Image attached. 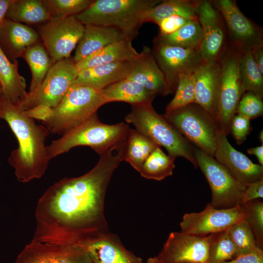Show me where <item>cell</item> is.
Here are the masks:
<instances>
[{
	"mask_svg": "<svg viewBox=\"0 0 263 263\" xmlns=\"http://www.w3.org/2000/svg\"><path fill=\"white\" fill-rule=\"evenodd\" d=\"M160 0H96L82 12L75 15L84 25L115 28L127 40L132 41L144 23V14Z\"/></svg>",
	"mask_w": 263,
	"mask_h": 263,
	"instance_id": "obj_3",
	"label": "cell"
},
{
	"mask_svg": "<svg viewBox=\"0 0 263 263\" xmlns=\"http://www.w3.org/2000/svg\"><path fill=\"white\" fill-rule=\"evenodd\" d=\"M244 220L254 235L257 245L263 248V202L260 199L248 202L242 205Z\"/></svg>",
	"mask_w": 263,
	"mask_h": 263,
	"instance_id": "obj_39",
	"label": "cell"
},
{
	"mask_svg": "<svg viewBox=\"0 0 263 263\" xmlns=\"http://www.w3.org/2000/svg\"><path fill=\"white\" fill-rule=\"evenodd\" d=\"M78 74L71 57L54 63L40 86L32 93L28 92L19 107L24 111L38 105L54 108L75 83Z\"/></svg>",
	"mask_w": 263,
	"mask_h": 263,
	"instance_id": "obj_10",
	"label": "cell"
},
{
	"mask_svg": "<svg viewBox=\"0 0 263 263\" xmlns=\"http://www.w3.org/2000/svg\"><path fill=\"white\" fill-rule=\"evenodd\" d=\"M207 236V263H221L236 257L235 247L226 230Z\"/></svg>",
	"mask_w": 263,
	"mask_h": 263,
	"instance_id": "obj_35",
	"label": "cell"
},
{
	"mask_svg": "<svg viewBox=\"0 0 263 263\" xmlns=\"http://www.w3.org/2000/svg\"><path fill=\"white\" fill-rule=\"evenodd\" d=\"M14 0H0V28L2 26L7 12Z\"/></svg>",
	"mask_w": 263,
	"mask_h": 263,
	"instance_id": "obj_47",
	"label": "cell"
},
{
	"mask_svg": "<svg viewBox=\"0 0 263 263\" xmlns=\"http://www.w3.org/2000/svg\"></svg>",
	"mask_w": 263,
	"mask_h": 263,
	"instance_id": "obj_53",
	"label": "cell"
},
{
	"mask_svg": "<svg viewBox=\"0 0 263 263\" xmlns=\"http://www.w3.org/2000/svg\"><path fill=\"white\" fill-rule=\"evenodd\" d=\"M242 205L229 208H217L207 204L201 211L185 213L180 222L181 232L206 236L225 231L233 224L244 220Z\"/></svg>",
	"mask_w": 263,
	"mask_h": 263,
	"instance_id": "obj_12",
	"label": "cell"
},
{
	"mask_svg": "<svg viewBox=\"0 0 263 263\" xmlns=\"http://www.w3.org/2000/svg\"><path fill=\"white\" fill-rule=\"evenodd\" d=\"M158 146L136 129H130L124 161L139 172L147 158Z\"/></svg>",
	"mask_w": 263,
	"mask_h": 263,
	"instance_id": "obj_31",
	"label": "cell"
},
{
	"mask_svg": "<svg viewBox=\"0 0 263 263\" xmlns=\"http://www.w3.org/2000/svg\"><path fill=\"white\" fill-rule=\"evenodd\" d=\"M14 263H93L85 249L79 245L31 241Z\"/></svg>",
	"mask_w": 263,
	"mask_h": 263,
	"instance_id": "obj_15",
	"label": "cell"
},
{
	"mask_svg": "<svg viewBox=\"0 0 263 263\" xmlns=\"http://www.w3.org/2000/svg\"><path fill=\"white\" fill-rule=\"evenodd\" d=\"M2 94V91H1V87H0V95Z\"/></svg>",
	"mask_w": 263,
	"mask_h": 263,
	"instance_id": "obj_51",
	"label": "cell"
},
{
	"mask_svg": "<svg viewBox=\"0 0 263 263\" xmlns=\"http://www.w3.org/2000/svg\"><path fill=\"white\" fill-rule=\"evenodd\" d=\"M82 247L93 263H143L141 258L126 249L112 235L104 233Z\"/></svg>",
	"mask_w": 263,
	"mask_h": 263,
	"instance_id": "obj_21",
	"label": "cell"
},
{
	"mask_svg": "<svg viewBox=\"0 0 263 263\" xmlns=\"http://www.w3.org/2000/svg\"><path fill=\"white\" fill-rule=\"evenodd\" d=\"M6 17L18 22L28 24L45 23L51 19L42 0H14Z\"/></svg>",
	"mask_w": 263,
	"mask_h": 263,
	"instance_id": "obj_29",
	"label": "cell"
},
{
	"mask_svg": "<svg viewBox=\"0 0 263 263\" xmlns=\"http://www.w3.org/2000/svg\"><path fill=\"white\" fill-rule=\"evenodd\" d=\"M201 25L197 19L191 20L175 32L167 35H158L154 43L198 49L202 40Z\"/></svg>",
	"mask_w": 263,
	"mask_h": 263,
	"instance_id": "obj_32",
	"label": "cell"
},
{
	"mask_svg": "<svg viewBox=\"0 0 263 263\" xmlns=\"http://www.w3.org/2000/svg\"><path fill=\"white\" fill-rule=\"evenodd\" d=\"M132 41L124 40L111 44L75 63L78 72L98 65L117 62L132 61L139 55Z\"/></svg>",
	"mask_w": 263,
	"mask_h": 263,
	"instance_id": "obj_27",
	"label": "cell"
},
{
	"mask_svg": "<svg viewBox=\"0 0 263 263\" xmlns=\"http://www.w3.org/2000/svg\"><path fill=\"white\" fill-rule=\"evenodd\" d=\"M226 231L235 247L236 257L250 253L258 247L253 232L244 220L233 224Z\"/></svg>",
	"mask_w": 263,
	"mask_h": 263,
	"instance_id": "obj_36",
	"label": "cell"
},
{
	"mask_svg": "<svg viewBox=\"0 0 263 263\" xmlns=\"http://www.w3.org/2000/svg\"><path fill=\"white\" fill-rule=\"evenodd\" d=\"M236 113L249 120L262 116L263 113L262 99L253 93H244L239 102Z\"/></svg>",
	"mask_w": 263,
	"mask_h": 263,
	"instance_id": "obj_40",
	"label": "cell"
},
{
	"mask_svg": "<svg viewBox=\"0 0 263 263\" xmlns=\"http://www.w3.org/2000/svg\"><path fill=\"white\" fill-rule=\"evenodd\" d=\"M123 122L109 125L102 122L97 113L84 122L53 141L47 146L49 160L78 146L91 148L101 155L125 138L130 130Z\"/></svg>",
	"mask_w": 263,
	"mask_h": 263,
	"instance_id": "obj_4",
	"label": "cell"
},
{
	"mask_svg": "<svg viewBox=\"0 0 263 263\" xmlns=\"http://www.w3.org/2000/svg\"><path fill=\"white\" fill-rule=\"evenodd\" d=\"M105 103L124 102L131 105L152 104L156 96L140 84L125 78L100 91Z\"/></svg>",
	"mask_w": 263,
	"mask_h": 263,
	"instance_id": "obj_26",
	"label": "cell"
},
{
	"mask_svg": "<svg viewBox=\"0 0 263 263\" xmlns=\"http://www.w3.org/2000/svg\"><path fill=\"white\" fill-rule=\"evenodd\" d=\"M28 63L32 74V80L28 93H32L41 85L53 62L42 43L39 41L31 45L21 55Z\"/></svg>",
	"mask_w": 263,
	"mask_h": 263,
	"instance_id": "obj_28",
	"label": "cell"
},
{
	"mask_svg": "<svg viewBox=\"0 0 263 263\" xmlns=\"http://www.w3.org/2000/svg\"><path fill=\"white\" fill-rule=\"evenodd\" d=\"M215 7L223 17L237 49L252 51L263 46L261 30L243 14L235 1L216 0Z\"/></svg>",
	"mask_w": 263,
	"mask_h": 263,
	"instance_id": "obj_16",
	"label": "cell"
},
{
	"mask_svg": "<svg viewBox=\"0 0 263 263\" xmlns=\"http://www.w3.org/2000/svg\"><path fill=\"white\" fill-rule=\"evenodd\" d=\"M227 136L220 132L214 158L239 182L247 185L263 179V166L252 162L230 144Z\"/></svg>",
	"mask_w": 263,
	"mask_h": 263,
	"instance_id": "obj_18",
	"label": "cell"
},
{
	"mask_svg": "<svg viewBox=\"0 0 263 263\" xmlns=\"http://www.w3.org/2000/svg\"><path fill=\"white\" fill-rule=\"evenodd\" d=\"M193 77L194 103L216 120L220 86L218 62H204L193 73Z\"/></svg>",
	"mask_w": 263,
	"mask_h": 263,
	"instance_id": "obj_20",
	"label": "cell"
},
{
	"mask_svg": "<svg viewBox=\"0 0 263 263\" xmlns=\"http://www.w3.org/2000/svg\"><path fill=\"white\" fill-rule=\"evenodd\" d=\"M197 166L211 189L210 204L217 208H229L242 205L246 185L238 181L222 164L200 149L194 148Z\"/></svg>",
	"mask_w": 263,
	"mask_h": 263,
	"instance_id": "obj_9",
	"label": "cell"
},
{
	"mask_svg": "<svg viewBox=\"0 0 263 263\" xmlns=\"http://www.w3.org/2000/svg\"><path fill=\"white\" fill-rule=\"evenodd\" d=\"M127 40L118 29L109 26L84 25L83 33L75 48V63L111 44Z\"/></svg>",
	"mask_w": 263,
	"mask_h": 263,
	"instance_id": "obj_23",
	"label": "cell"
},
{
	"mask_svg": "<svg viewBox=\"0 0 263 263\" xmlns=\"http://www.w3.org/2000/svg\"><path fill=\"white\" fill-rule=\"evenodd\" d=\"M248 153L255 155L260 164L263 166V145L251 148L247 150Z\"/></svg>",
	"mask_w": 263,
	"mask_h": 263,
	"instance_id": "obj_48",
	"label": "cell"
},
{
	"mask_svg": "<svg viewBox=\"0 0 263 263\" xmlns=\"http://www.w3.org/2000/svg\"><path fill=\"white\" fill-rule=\"evenodd\" d=\"M127 138L100 155L87 173L64 178L38 199L32 240L83 246L104 234L105 194L111 177L124 157Z\"/></svg>",
	"mask_w": 263,
	"mask_h": 263,
	"instance_id": "obj_1",
	"label": "cell"
},
{
	"mask_svg": "<svg viewBox=\"0 0 263 263\" xmlns=\"http://www.w3.org/2000/svg\"><path fill=\"white\" fill-rule=\"evenodd\" d=\"M125 119L159 147L165 148L169 155L184 157L198 167L192 144L164 115L157 113L152 104L131 105V111Z\"/></svg>",
	"mask_w": 263,
	"mask_h": 263,
	"instance_id": "obj_5",
	"label": "cell"
},
{
	"mask_svg": "<svg viewBox=\"0 0 263 263\" xmlns=\"http://www.w3.org/2000/svg\"><path fill=\"white\" fill-rule=\"evenodd\" d=\"M164 116L197 148L214 157L221 131L216 119L201 107L192 103Z\"/></svg>",
	"mask_w": 263,
	"mask_h": 263,
	"instance_id": "obj_7",
	"label": "cell"
},
{
	"mask_svg": "<svg viewBox=\"0 0 263 263\" xmlns=\"http://www.w3.org/2000/svg\"><path fill=\"white\" fill-rule=\"evenodd\" d=\"M105 104L100 91L74 84L42 124L49 132L63 135L89 119Z\"/></svg>",
	"mask_w": 263,
	"mask_h": 263,
	"instance_id": "obj_6",
	"label": "cell"
},
{
	"mask_svg": "<svg viewBox=\"0 0 263 263\" xmlns=\"http://www.w3.org/2000/svg\"><path fill=\"white\" fill-rule=\"evenodd\" d=\"M132 70L127 78L133 81L156 96L173 93L158 65L150 48L144 46L132 61Z\"/></svg>",
	"mask_w": 263,
	"mask_h": 263,
	"instance_id": "obj_19",
	"label": "cell"
},
{
	"mask_svg": "<svg viewBox=\"0 0 263 263\" xmlns=\"http://www.w3.org/2000/svg\"><path fill=\"white\" fill-rule=\"evenodd\" d=\"M24 112L30 117L40 120H42V122H43L46 120L51 115L52 108L45 105H38Z\"/></svg>",
	"mask_w": 263,
	"mask_h": 263,
	"instance_id": "obj_45",
	"label": "cell"
},
{
	"mask_svg": "<svg viewBox=\"0 0 263 263\" xmlns=\"http://www.w3.org/2000/svg\"><path fill=\"white\" fill-rule=\"evenodd\" d=\"M196 3L187 0L161 1L144 14L143 22L157 23L164 18L174 15L197 19L195 10Z\"/></svg>",
	"mask_w": 263,
	"mask_h": 263,
	"instance_id": "obj_30",
	"label": "cell"
},
{
	"mask_svg": "<svg viewBox=\"0 0 263 263\" xmlns=\"http://www.w3.org/2000/svg\"><path fill=\"white\" fill-rule=\"evenodd\" d=\"M132 61L117 62L98 65L78 72L75 84L101 91L127 78L132 70Z\"/></svg>",
	"mask_w": 263,
	"mask_h": 263,
	"instance_id": "obj_22",
	"label": "cell"
},
{
	"mask_svg": "<svg viewBox=\"0 0 263 263\" xmlns=\"http://www.w3.org/2000/svg\"><path fill=\"white\" fill-rule=\"evenodd\" d=\"M241 51L236 48L225 52L219 63L220 86L217 117L220 131L226 136L242 95L245 93L240 74Z\"/></svg>",
	"mask_w": 263,
	"mask_h": 263,
	"instance_id": "obj_8",
	"label": "cell"
},
{
	"mask_svg": "<svg viewBox=\"0 0 263 263\" xmlns=\"http://www.w3.org/2000/svg\"><path fill=\"white\" fill-rule=\"evenodd\" d=\"M203 263L186 262V263Z\"/></svg>",
	"mask_w": 263,
	"mask_h": 263,
	"instance_id": "obj_52",
	"label": "cell"
},
{
	"mask_svg": "<svg viewBox=\"0 0 263 263\" xmlns=\"http://www.w3.org/2000/svg\"><path fill=\"white\" fill-rule=\"evenodd\" d=\"M147 263H163L158 257H154L150 258L147 260Z\"/></svg>",
	"mask_w": 263,
	"mask_h": 263,
	"instance_id": "obj_49",
	"label": "cell"
},
{
	"mask_svg": "<svg viewBox=\"0 0 263 263\" xmlns=\"http://www.w3.org/2000/svg\"><path fill=\"white\" fill-rule=\"evenodd\" d=\"M175 159L166 154L158 146L145 160L139 172L147 179L162 180L172 175Z\"/></svg>",
	"mask_w": 263,
	"mask_h": 263,
	"instance_id": "obj_33",
	"label": "cell"
},
{
	"mask_svg": "<svg viewBox=\"0 0 263 263\" xmlns=\"http://www.w3.org/2000/svg\"><path fill=\"white\" fill-rule=\"evenodd\" d=\"M259 138L260 142L262 143V145H263V130L261 131V132H260Z\"/></svg>",
	"mask_w": 263,
	"mask_h": 263,
	"instance_id": "obj_50",
	"label": "cell"
},
{
	"mask_svg": "<svg viewBox=\"0 0 263 263\" xmlns=\"http://www.w3.org/2000/svg\"><path fill=\"white\" fill-rule=\"evenodd\" d=\"M221 263H263V250L257 247L250 253Z\"/></svg>",
	"mask_w": 263,
	"mask_h": 263,
	"instance_id": "obj_44",
	"label": "cell"
},
{
	"mask_svg": "<svg viewBox=\"0 0 263 263\" xmlns=\"http://www.w3.org/2000/svg\"><path fill=\"white\" fill-rule=\"evenodd\" d=\"M191 20L180 16L174 15L162 19L156 24L159 27L158 35L164 36L171 34Z\"/></svg>",
	"mask_w": 263,
	"mask_h": 263,
	"instance_id": "obj_42",
	"label": "cell"
},
{
	"mask_svg": "<svg viewBox=\"0 0 263 263\" xmlns=\"http://www.w3.org/2000/svg\"><path fill=\"white\" fill-rule=\"evenodd\" d=\"M154 57L173 92L182 74H193L204 62L197 49L154 43Z\"/></svg>",
	"mask_w": 263,
	"mask_h": 263,
	"instance_id": "obj_13",
	"label": "cell"
},
{
	"mask_svg": "<svg viewBox=\"0 0 263 263\" xmlns=\"http://www.w3.org/2000/svg\"><path fill=\"white\" fill-rule=\"evenodd\" d=\"M84 25L75 16L51 19L41 26L39 36L53 63L70 57L81 38Z\"/></svg>",
	"mask_w": 263,
	"mask_h": 263,
	"instance_id": "obj_11",
	"label": "cell"
},
{
	"mask_svg": "<svg viewBox=\"0 0 263 263\" xmlns=\"http://www.w3.org/2000/svg\"><path fill=\"white\" fill-rule=\"evenodd\" d=\"M39 40L38 33L33 28L11 19H5L0 28V40L14 61Z\"/></svg>",
	"mask_w": 263,
	"mask_h": 263,
	"instance_id": "obj_24",
	"label": "cell"
},
{
	"mask_svg": "<svg viewBox=\"0 0 263 263\" xmlns=\"http://www.w3.org/2000/svg\"><path fill=\"white\" fill-rule=\"evenodd\" d=\"M174 96L166 107L165 113L195 102L193 74H182L178 78Z\"/></svg>",
	"mask_w": 263,
	"mask_h": 263,
	"instance_id": "obj_38",
	"label": "cell"
},
{
	"mask_svg": "<svg viewBox=\"0 0 263 263\" xmlns=\"http://www.w3.org/2000/svg\"><path fill=\"white\" fill-rule=\"evenodd\" d=\"M240 74L244 90L253 93L262 99L263 73L253 58L251 51L241 52Z\"/></svg>",
	"mask_w": 263,
	"mask_h": 263,
	"instance_id": "obj_34",
	"label": "cell"
},
{
	"mask_svg": "<svg viewBox=\"0 0 263 263\" xmlns=\"http://www.w3.org/2000/svg\"><path fill=\"white\" fill-rule=\"evenodd\" d=\"M0 85L2 95L20 106L28 95L25 79L19 73L18 61L11 62L0 46Z\"/></svg>",
	"mask_w": 263,
	"mask_h": 263,
	"instance_id": "obj_25",
	"label": "cell"
},
{
	"mask_svg": "<svg viewBox=\"0 0 263 263\" xmlns=\"http://www.w3.org/2000/svg\"><path fill=\"white\" fill-rule=\"evenodd\" d=\"M0 112V118L7 122L18 142V148L11 152L8 158L17 180L24 183L41 178L50 161L45 143L49 131L44 125L37 124L34 119L2 94Z\"/></svg>",
	"mask_w": 263,
	"mask_h": 263,
	"instance_id": "obj_2",
	"label": "cell"
},
{
	"mask_svg": "<svg viewBox=\"0 0 263 263\" xmlns=\"http://www.w3.org/2000/svg\"><path fill=\"white\" fill-rule=\"evenodd\" d=\"M252 54L256 64L263 73V46L255 48L251 51Z\"/></svg>",
	"mask_w": 263,
	"mask_h": 263,
	"instance_id": "obj_46",
	"label": "cell"
},
{
	"mask_svg": "<svg viewBox=\"0 0 263 263\" xmlns=\"http://www.w3.org/2000/svg\"><path fill=\"white\" fill-rule=\"evenodd\" d=\"M51 19L75 16L88 8L93 0H42Z\"/></svg>",
	"mask_w": 263,
	"mask_h": 263,
	"instance_id": "obj_37",
	"label": "cell"
},
{
	"mask_svg": "<svg viewBox=\"0 0 263 263\" xmlns=\"http://www.w3.org/2000/svg\"><path fill=\"white\" fill-rule=\"evenodd\" d=\"M196 14L202 29L198 50L204 62H217L222 55L225 33L221 15L210 1H198Z\"/></svg>",
	"mask_w": 263,
	"mask_h": 263,
	"instance_id": "obj_14",
	"label": "cell"
},
{
	"mask_svg": "<svg viewBox=\"0 0 263 263\" xmlns=\"http://www.w3.org/2000/svg\"><path fill=\"white\" fill-rule=\"evenodd\" d=\"M208 236L171 232L157 257L163 263H207Z\"/></svg>",
	"mask_w": 263,
	"mask_h": 263,
	"instance_id": "obj_17",
	"label": "cell"
},
{
	"mask_svg": "<svg viewBox=\"0 0 263 263\" xmlns=\"http://www.w3.org/2000/svg\"><path fill=\"white\" fill-rule=\"evenodd\" d=\"M250 128L249 119L239 114L234 116L231 122L230 132L238 144H241L246 140Z\"/></svg>",
	"mask_w": 263,
	"mask_h": 263,
	"instance_id": "obj_41",
	"label": "cell"
},
{
	"mask_svg": "<svg viewBox=\"0 0 263 263\" xmlns=\"http://www.w3.org/2000/svg\"><path fill=\"white\" fill-rule=\"evenodd\" d=\"M263 198V179L246 185L242 198V205Z\"/></svg>",
	"mask_w": 263,
	"mask_h": 263,
	"instance_id": "obj_43",
	"label": "cell"
}]
</instances>
